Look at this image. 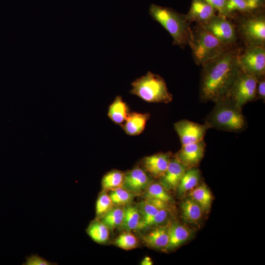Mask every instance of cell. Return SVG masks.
Instances as JSON below:
<instances>
[{"instance_id": "1", "label": "cell", "mask_w": 265, "mask_h": 265, "mask_svg": "<svg viewBox=\"0 0 265 265\" xmlns=\"http://www.w3.org/2000/svg\"><path fill=\"white\" fill-rule=\"evenodd\" d=\"M200 99L214 103L228 98L241 70L238 55L230 49L202 65Z\"/></svg>"}, {"instance_id": "2", "label": "cell", "mask_w": 265, "mask_h": 265, "mask_svg": "<svg viewBox=\"0 0 265 265\" xmlns=\"http://www.w3.org/2000/svg\"><path fill=\"white\" fill-rule=\"evenodd\" d=\"M149 13L152 19L170 34L173 38V45L182 49L189 45L192 38V29L186 15L155 4L150 7Z\"/></svg>"}, {"instance_id": "3", "label": "cell", "mask_w": 265, "mask_h": 265, "mask_svg": "<svg viewBox=\"0 0 265 265\" xmlns=\"http://www.w3.org/2000/svg\"><path fill=\"white\" fill-rule=\"evenodd\" d=\"M209 129L239 132L247 127L246 120L242 108L227 98L215 103L205 119Z\"/></svg>"}, {"instance_id": "4", "label": "cell", "mask_w": 265, "mask_h": 265, "mask_svg": "<svg viewBox=\"0 0 265 265\" xmlns=\"http://www.w3.org/2000/svg\"><path fill=\"white\" fill-rule=\"evenodd\" d=\"M194 62L202 65L231 49L200 25L192 29V38L189 44Z\"/></svg>"}, {"instance_id": "5", "label": "cell", "mask_w": 265, "mask_h": 265, "mask_svg": "<svg viewBox=\"0 0 265 265\" xmlns=\"http://www.w3.org/2000/svg\"><path fill=\"white\" fill-rule=\"evenodd\" d=\"M130 93L149 103H169L172 101L163 78L148 71L146 74L136 79L131 83Z\"/></svg>"}, {"instance_id": "6", "label": "cell", "mask_w": 265, "mask_h": 265, "mask_svg": "<svg viewBox=\"0 0 265 265\" xmlns=\"http://www.w3.org/2000/svg\"><path fill=\"white\" fill-rule=\"evenodd\" d=\"M236 29L246 47H265L264 15H253L242 18L238 21Z\"/></svg>"}, {"instance_id": "7", "label": "cell", "mask_w": 265, "mask_h": 265, "mask_svg": "<svg viewBox=\"0 0 265 265\" xmlns=\"http://www.w3.org/2000/svg\"><path fill=\"white\" fill-rule=\"evenodd\" d=\"M258 80L257 78L241 71L230 91L228 99L241 108L247 103L258 100Z\"/></svg>"}, {"instance_id": "8", "label": "cell", "mask_w": 265, "mask_h": 265, "mask_svg": "<svg viewBox=\"0 0 265 265\" xmlns=\"http://www.w3.org/2000/svg\"><path fill=\"white\" fill-rule=\"evenodd\" d=\"M238 60L242 72L258 79L265 77V47H246L244 53L238 55Z\"/></svg>"}, {"instance_id": "9", "label": "cell", "mask_w": 265, "mask_h": 265, "mask_svg": "<svg viewBox=\"0 0 265 265\" xmlns=\"http://www.w3.org/2000/svg\"><path fill=\"white\" fill-rule=\"evenodd\" d=\"M198 25L226 45L231 47L237 40L235 26L225 16L215 15L206 23Z\"/></svg>"}, {"instance_id": "10", "label": "cell", "mask_w": 265, "mask_h": 265, "mask_svg": "<svg viewBox=\"0 0 265 265\" xmlns=\"http://www.w3.org/2000/svg\"><path fill=\"white\" fill-rule=\"evenodd\" d=\"M174 127L182 145L204 140L207 130L209 129L205 123L201 124L186 119L176 122Z\"/></svg>"}, {"instance_id": "11", "label": "cell", "mask_w": 265, "mask_h": 265, "mask_svg": "<svg viewBox=\"0 0 265 265\" xmlns=\"http://www.w3.org/2000/svg\"><path fill=\"white\" fill-rule=\"evenodd\" d=\"M205 148L204 140L184 145L175 157L187 168L196 167L204 157Z\"/></svg>"}, {"instance_id": "12", "label": "cell", "mask_w": 265, "mask_h": 265, "mask_svg": "<svg viewBox=\"0 0 265 265\" xmlns=\"http://www.w3.org/2000/svg\"><path fill=\"white\" fill-rule=\"evenodd\" d=\"M151 183L146 171L137 167L125 174L122 187L132 193H138L145 190Z\"/></svg>"}, {"instance_id": "13", "label": "cell", "mask_w": 265, "mask_h": 265, "mask_svg": "<svg viewBox=\"0 0 265 265\" xmlns=\"http://www.w3.org/2000/svg\"><path fill=\"white\" fill-rule=\"evenodd\" d=\"M171 159L170 153H160L145 157L142 164L146 172L155 178H160L166 172Z\"/></svg>"}, {"instance_id": "14", "label": "cell", "mask_w": 265, "mask_h": 265, "mask_svg": "<svg viewBox=\"0 0 265 265\" xmlns=\"http://www.w3.org/2000/svg\"><path fill=\"white\" fill-rule=\"evenodd\" d=\"M216 10L205 0H192L188 12L186 15L189 23H206L215 15Z\"/></svg>"}, {"instance_id": "15", "label": "cell", "mask_w": 265, "mask_h": 265, "mask_svg": "<svg viewBox=\"0 0 265 265\" xmlns=\"http://www.w3.org/2000/svg\"><path fill=\"white\" fill-rule=\"evenodd\" d=\"M187 168L175 156L171 158L164 175L160 178L161 184L167 189L177 188Z\"/></svg>"}, {"instance_id": "16", "label": "cell", "mask_w": 265, "mask_h": 265, "mask_svg": "<svg viewBox=\"0 0 265 265\" xmlns=\"http://www.w3.org/2000/svg\"><path fill=\"white\" fill-rule=\"evenodd\" d=\"M149 117L150 114L147 113H129L126 121L122 124V128L128 135H138L144 131Z\"/></svg>"}, {"instance_id": "17", "label": "cell", "mask_w": 265, "mask_h": 265, "mask_svg": "<svg viewBox=\"0 0 265 265\" xmlns=\"http://www.w3.org/2000/svg\"><path fill=\"white\" fill-rule=\"evenodd\" d=\"M168 227H157L143 236V240L149 246L156 248H166L169 241Z\"/></svg>"}, {"instance_id": "18", "label": "cell", "mask_w": 265, "mask_h": 265, "mask_svg": "<svg viewBox=\"0 0 265 265\" xmlns=\"http://www.w3.org/2000/svg\"><path fill=\"white\" fill-rule=\"evenodd\" d=\"M169 241L167 249L175 248L186 242L189 238L191 234L189 230L185 226L174 223L169 226Z\"/></svg>"}, {"instance_id": "19", "label": "cell", "mask_w": 265, "mask_h": 265, "mask_svg": "<svg viewBox=\"0 0 265 265\" xmlns=\"http://www.w3.org/2000/svg\"><path fill=\"white\" fill-rule=\"evenodd\" d=\"M128 107L122 98L115 97L110 105L107 112L108 117L115 124L122 125L129 115Z\"/></svg>"}, {"instance_id": "20", "label": "cell", "mask_w": 265, "mask_h": 265, "mask_svg": "<svg viewBox=\"0 0 265 265\" xmlns=\"http://www.w3.org/2000/svg\"><path fill=\"white\" fill-rule=\"evenodd\" d=\"M200 171L196 167L187 168L177 187L179 192L183 194L195 187L200 181Z\"/></svg>"}, {"instance_id": "21", "label": "cell", "mask_w": 265, "mask_h": 265, "mask_svg": "<svg viewBox=\"0 0 265 265\" xmlns=\"http://www.w3.org/2000/svg\"><path fill=\"white\" fill-rule=\"evenodd\" d=\"M212 195L208 187L202 184L190 190V198L196 202L203 212L208 211L212 202Z\"/></svg>"}, {"instance_id": "22", "label": "cell", "mask_w": 265, "mask_h": 265, "mask_svg": "<svg viewBox=\"0 0 265 265\" xmlns=\"http://www.w3.org/2000/svg\"><path fill=\"white\" fill-rule=\"evenodd\" d=\"M86 232L89 237L98 243L106 242L109 238V229L101 220H95L91 222Z\"/></svg>"}, {"instance_id": "23", "label": "cell", "mask_w": 265, "mask_h": 265, "mask_svg": "<svg viewBox=\"0 0 265 265\" xmlns=\"http://www.w3.org/2000/svg\"><path fill=\"white\" fill-rule=\"evenodd\" d=\"M181 208L183 216L186 221L196 223L202 218L203 212L202 208L191 198L185 200Z\"/></svg>"}, {"instance_id": "24", "label": "cell", "mask_w": 265, "mask_h": 265, "mask_svg": "<svg viewBox=\"0 0 265 265\" xmlns=\"http://www.w3.org/2000/svg\"><path fill=\"white\" fill-rule=\"evenodd\" d=\"M140 220L139 210L135 207L128 206L124 209L122 228L127 232L136 229Z\"/></svg>"}, {"instance_id": "25", "label": "cell", "mask_w": 265, "mask_h": 265, "mask_svg": "<svg viewBox=\"0 0 265 265\" xmlns=\"http://www.w3.org/2000/svg\"><path fill=\"white\" fill-rule=\"evenodd\" d=\"M124 209L121 206L112 207L101 217V221L109 229H114L122 224L124 215Z\"/></svg>"}, {"instance_id": "26", "label": "cell", "mask_w": 265, "mask_h": 265, "mask_svg": "<svg viewBox=\"0 0 265 265\" xmlns=\"http://www.w3.org/2000/svg\"><path fill=\"white\" fill-rule=\"evenodd\" d=\"M145 192V199H156L167 203L172 201L170 195L161 183H151Z\"/></svg>"}, {"instance_id": "27", "label": "cell", "mask_w": 265, "mask_h": 265, "mask_svg": "<svg viewBox=\"0 0 265 265\" xmlns=\"http://www.w3.org/2000/svg\"><path fill=\"white\" fill-rule=\"evenodd\" d=\"M160 209L145 199L140 203L139 210L140 214V220L137 229L139 230L144 229L148 221Z\"/></svg>"}, {"instance_id": "28", "label": "cell", "mask_w": 265, "mask_h": 265, "mask_svg": "<svg viewBox=\"0 0 265 265\" xmlns=\"http://www.w3.org/2000/svg\"><path fill=\"white\" fill-rule=\"evenodd\" d=\"M124 175L118 170H113L106 173L103 178L102 185L105 189H113L122 186Z\"/></svg>"}, {"instance_id": "29", "label": "cell", "mask_w": 265, "mask_h": 265, "mask_svg": "<svg viewBox=\"0 0 265 265\" xmlns=\"http://www.w3.org/2000/svg\"><path fill=\"white\" fill-rule=\"evenodd\" d=\"M113 204L121 206L129 204L132 199V194L122 186L111 190L109 194Z\"/></svg>"}, {"instance_id": "30", "label": "cell", "mask_w": 265, "mask_h": 265, "mask_svg": "<svg viewBox=\"0 0 265 265\" xmlns=\"http://www.w3.org/2000/svg\"><path fill=\"white\" fill-rule=\"evenodd\" d=\"M114 243L119 248L128 250L137 246L138 240L134 235L127 232L120 235L115 240Z\"/></svg>"}, {"instance_id": "31", "label": "cell", "mask_w": 265, "mask_h": 265, "mask_svg": "<svg viewBox=\"0 0 265 265\" xmlns=\"http://www.w3.org/2000/svg\"><path fill=\"white\" fill-rule=\"evenodd\" d=\"M235 11L248 12L251 11L245 0H226L225 16L228 18Z\"/></svg>"}, {"instance_id": "32", "label": "cell", "mask_w": 265, "mask_h": 265, "mask_svg": "<svg viewBox=\"0 0 265 265\" xmlns=\"http://www.w3.org/2000/svg\"><path fill=\"white\" fill-rule=\"evenodd\" d=\"M113 203L109 195L101 193L96 203V213L98 217H102L113 207Z\"/></svg>"}, {"instance_id": "33", "label": "cell", "mask_w": 265, "mask_h": 265, "mask_svg": "<svg viewBox=\"0 0 265 265\" xmlns=\"http://www.w3.org/2000/svg\"><path fill=\"white\" fill-rule=\"evenodd\" d=\"M23 265H56V263L48 261L37 254H32L26 257Z\"/></svg>"}, {"instance_id": "34", "label": "cell", "mask_w": 265, "mask_h": 265, "mask_svg": "<svg viewBox=\"0 0 265 265\" xmlns=\"http://www.w3.org/2000/svg\"><path fill=\"white\" fill-rule=\"evenodd\" d=\"M168 216V208L160 209L157 213L148 221L145 229L159 225L164 222Z\"/></svg>"}, {"instance_id": "35", "label": "cell", "mask_w": 265, "mask_h": 265, "mask_svg": "<svg viewBox=\"0 0 265 265\" xmlns=\"http://www.w3.org/2000/svg\"><path fill=\"white\" fill-rule=\"evenodd\" d=\"M212 5L219 14L225 16V6L226 0H205Z\"/></svg>"}, {"instance_id": "36", "label": "cell", "mask_w": 265, "mask_h": 265, "mask_svg": "<svg viewBox=\"0 0 265 265\" xmlns=\"http://www.w3.org/2000/svg\"><path fill=\"white\" fill-rule=\"evenodd\" d=\"M257 96L258 99H265V77L258 79L257 84Z\"/></svg>"}, {"instance_id": "37", "label": "cell", "mask_w": 265, "mask_h": 265, "mask_svg": "<svg viewBox=\"0 0 265 265\" xmlns=\"http://www.w3.org/2000/svg\"><path fill=\"white\" fill-rule=\"evenodd\" d=\"M251 11L260 8L264 2V0H245Z\"/></svg>"}, {"instance_id": "38", "label": "cell", "mask_w": 265, "mask_h": 265, "mask_svg": "<svg viewBox=\"0 0 265 265\" xmlns=\"http://www.w3.org/2000/svg\"><path fill=\"white\" fill-rule=\"evenodd\" d=\"M141 265H153V261L151 258L149 257H145L141 262Z\"/></svg>"}]
</instances>
